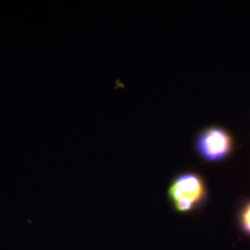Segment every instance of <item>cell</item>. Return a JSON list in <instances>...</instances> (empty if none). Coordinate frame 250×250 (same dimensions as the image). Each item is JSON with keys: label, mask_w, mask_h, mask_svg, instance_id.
<instances>
[{"label": "cell", "mask_w": 250, "mask_h": 250, "mask_svg": "<svg viewBox=\"0 0 250 250\" xmlns=\"http://www.w3.org/2000/svg\"><path fill=\"white\" fill-rule=\"evenodd\" d=\"M166 194L171 209L178 214L201 211L209 200L205 178L196 170H184L175 174L170 181Z\"/></svg>", "instance_id": "1"}, {"label": "cell", "mask_w": 250, "mask_h": 250, "mask_svg": "<svg viewBox=\"0 0 250 250\" xmlns=\"http://www.w3.org/2000/svg\"><path fill=\"white\" fill-rule=\"evenodd\" d=\"M194 149L207 163H219L228 159L234 149V139L229 130L220 125H208L194 138Z\"/></svg>", "instance_id": "2"}, {"label": "cell", "mask_w": 250, "mask_h": 250, "mask_svg": "<svg viewBox=\"0 0 250 250\" xmlns=\"http://www.w3.org/2000/svg\"><path fill=\"white\" fill-rule=\"evenodd\" d=\"M236 224L239 232L250 238V198L246 199L238 207L236 211Z\"/></svg>", "instance_id": "3"}]
</instances>
